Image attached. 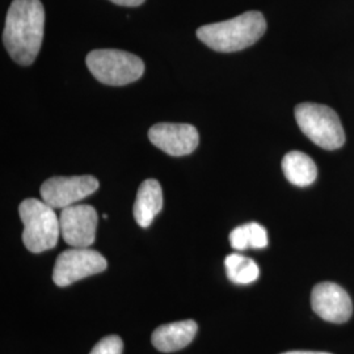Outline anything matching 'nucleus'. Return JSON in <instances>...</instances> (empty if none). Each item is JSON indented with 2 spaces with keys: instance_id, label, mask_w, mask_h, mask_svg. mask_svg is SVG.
<instances>
[{
  "instance_id": "obj_1",
  "label": "nucleus",
  "mask_w": 354,
  "mask_h": 354,
  "mask_svg": "<svg viewBox=\"0 0 354 354\" xmlns=\"http://www.w3.org/2000/svg\"><path fill=\"white\" fill-rule=\"evenodd\" d=\"M45 10L41 0H13L3 32L4 46L16 64L29 66L44 39Z\"/></svg>"
},
{
  "instance_id": "obj_2",
  "label": "nucleus",
  "mask_w": 354,
  "mask_h": 354,
  "mask_svg": "<svg viewBox=\"0 0 354 354\" xmlns=\"http://www.w3.org/2000/svg\"><path fill=\"white\" fill-rule=\"evenodd\" d=\"M266 30L264 15L250 11L222 23L200 26L197 37L213 50L234 53L252 46L264 36Z\"/></svg>"
},
{
  "instance_id": "obj_3",
  "label": "nucleus",
  "mask_w": 354,
  "mask_h": 354,
  "mask_svg": "<svg viewBox=\"0 0 354 354\" xmlns=\"http://www.w3.org/2000/svg\"><path fill=\"white\" fill-rule=\"evenodd\" d=\"M19 214L24 225L23 243L28 251L45 252L58 244L61 236L59 216L48 203L28 198L20 203Z\"/></svg>"
},
{
  "instance_id": "obj_4",
  "label": "nucleus",
  "mask_w": 354,
  "mask_h": 354,
  "mask_svg": "<svg viewBox=\"0 0 354 354\" xmlns=\"http://www.w3.org/2000/svg\"><path fill=\"white\" fill-rule=\"evenodd\" d=\"M295 120L304 136L324 150H337L345 143V133L337 113L322 104L304 102L295 106Z\"/></svg>"
},
{
  "instance_id": "obj_5",
  "label": "nucleus",
  "mask_w": 354,
  "mask_h": 354,
  "mask_svg": "<svg viewBox=\"0 0 354 354\" xmlns=\"http://www.w3.org/2000/svg\"><path fill=\"white\" fill-rule=\"evenodd\" d=\"M86 64L91 74L106 86H127L137 82L145 73L140 57L117 49L91 51Z\"/></svg>"
},
{
  "instance_id": "obj_6",
  "label": "nucleus",
  "mask_w": 354,
  "mask_h": 354,
  "mask_svg": "<svg viewBox=\"0 0 354 354\" xmlns=\"http://www.w3.org/2000/svg\"><path fill=\"white\" fill-rule=\"evenodd\" d=\"M108 263L102 253L89 248H71L57 257L53 281L57 286H68L76 281L104 272Z\"/></svg>"
},
{
  "instance_id": "obj_7",
  "label": "nucleus",
  "mask_w": 354,
  "mask_h": 354,
  "mask_svg": "<svg viewBox=\"0 0 354 354\" xmlns=\"http://www.w3.org/2000/svg\"><path fill=\"white\" fill-rule=\"evenodd\" d=\"M99 185V180L89 175L51 177L41 185L39 193L53 209H64L93 194Z\"/></svg>"
},
{
  "instance_id": "obj_8",
  "label": "nucleus",
  "mask_w": 354,
  "mask_h": 354,
  "mask_svg": "<svg viewBox=\"0 0 354 354\" xmlns=\"http://www.w3.org/2000/svg\"><path fill=\"white\" fill-rule=\"evenodd\" d=\"M99 215L89 205L64 207L59 215L61 236L74 248H89L96 238Z\"/></svg>"
},
{
  "instance_id": "obj_9",
  "label": "nucleus",
  "mask_w": 354,
  "mask_h": 354,
  "mask_svg": "<svg viewBox=\"0 0 354 354\" xmlns=\"http://www.w3.org/2000/svg\"><path fill=\"white\" fill-rule=\"evenodd\" d=\"M149 140L159 150L171 156H184L194 151L200 136L197 129L189 124H156L149 130Z\"/></svg>"
},
{
  "instance_id": "obj_10",
  "label": "nucleus",
  "mask_w": 354,
  "mask_h": 354,
  "mask_svg": "<svg viewBox=\"0 0 354 354\" xmlns=\"http://www.w3.org/2000/svg\"><path fill=\"white\" fill-rule=\"evenodd\" d=\"M311 306L319 317L330 323H345L353 313L351 297L333 282L317 283L311 294Z\"/></svg>"
},
{
  "instance_id": "obj_11",
  "label": "nucleus",
  "mask_w": 354,
  "mask_h": 354,
  "mask_svg": "<svg viewBox=\"0 0 354 354\" xmlns=\"http://www.w3.org/2000/svg\"><path fill=\"white\" fill-rule=\"evenodd\" d=\"M197 329L198 327L194 320L168 323L153 330L151 336L152 345L163 353L177 352L193 342Z\"/></svg>"
},
{
  "instance_id": "obj_12",
  "label": "nucleus",
  "mask_w": 354,
  "mask_h": 354,
  "mask_svg": "<svg viewBox=\"0 0 354 354\" xmlns=\"http://www.w3.org/2000/svg\"><path fill=\"white\" fill-rule=\"evenodd\" d=\"M163 190L158 180H145L137 192V198L133 207L136 222L142 228H147L163 209Z\"/></svg>"
},
{
  "instance_id": "obj_13",
  "label": "nucleus",
  "mask_w": 354,
  "mask_h": 354,
  "mask_svg": "<svg viewBox=\"0 0 354 354\" xmlns=\"http://www.w3.org/2000/svg\"><path fill=\"white\" fill-rule=\"evenodd\" d=\"M282 171L295 187H308L317 180V165L304 152H288L282 159Z\"/></svg>"
},
{
  "instance_id": "obj_14",
  "label": "nucleus",
  "mask_w": 354,
  "mask_h": 354,
  "mask_svg": "<svg viewBox=\"0 0 354 354\" xmlns=\"http://www.w3.org/2000/svg\"><path fill=\"white\" fill-rule=\"evenodd\" d=\"M268 232L259 223H247L234 228L230 234V244L234 250L245 251L248 248L261 250L268 245Z\"/></svg>"
},
{
  "instance_id": "obj_15",
  "label": "nucleus",
  "mask_w": 354,
  "mask_h": 354,
  "mask_svg": "<svg viewBox=\"0 0 354 354\" xmlns=\"http://www.w3.org/2000/svg\"><path fill=\"white\" fill-rule=\"evenodd\" d=\"M226 273L231 282L238 285L252 283L260 276V269L252 259L241 256L239 253H231L225 259Z\"/></svg>"
},
{
  "instance_id": "obj_16",
  "label": "nucleus",
  "mask_w": 354,
  "mask_h": 354,
  "mask_svg": "<svg viewBox=\"0 0 354 354\" xmlns=\"http://www.w3.org/2000/svg\"><path fill=\"white\" fill-rule=\"evenodd\" d=\"M124 342L121 337L111 335L97 342L89 354H122Z\"/></svg>"
},
{
  "instance_id": "obj_17",
  "label": "nucleus",
  "mask_w": 354,
  "mask_h": 354,
  "mask_svg": "<svg viewBox=\"0 0 354 354\" xmlns=\"http://www.w3.org/2000/svg\"><path fill=\"white\" fill-rule=\"evenodd\" d=\"M117 6H124V7H138L143 4L146 0H111Z\"/></svg>"
},
{
  "instance_id": "obj_18",
  "label": "nucleus",
  "mask_w": 354,
  "mask_h": 354,
  "mask_svg": "<svg viewBox=\"0 0 354 354\" xmlns=\"http://www.w3.org/2000/svg\"><path fill=\"white\" fill-rule=\"evenodd\" d=\"M282 354H330L326 352H310V351H292V352H286Z\"/></svg>"
}]
</instances>
